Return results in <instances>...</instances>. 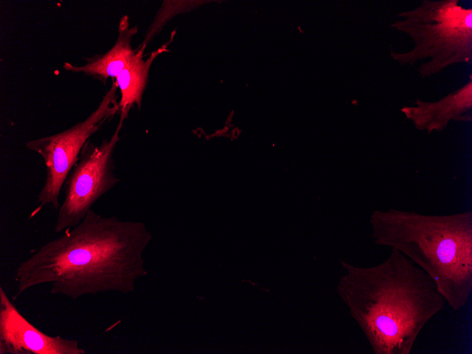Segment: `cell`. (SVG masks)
<instances>
[{
  "label": "cell",
  "instance_id": "obj_1",
  "mask_svg": "<svg viewBox=\"0 0 472 354\" xmlns=\"http://www.w3.org/2000/svg\"><path fill=\"white\" fill-rule=\"evenodd\" d=\"M151 234L141 222L105 217L90 209L79 224L40 246L17 266L16 296L41 285L76 300L85 295L130 293L146 274L143 253Z\"/></svg>",
  "mask_w": 472,
  "mask_h": 354
},
{
  "label": "cell",
  "instance_id": "obj_2",
  "mask_svg": "<svg viewBox=\"0 0 472 354\" xmlns=\"http://www.w3.org/2000/svg\"><path fill=\"white\" fill-rule=\"evenodd\" d=\"M336 290L374 354H410L425 324L444 307L434 281L396 249L369 267L344 261Z\"/></svg>",
  "mask_w": 472,
  "mask_h": 354
},
{
  "label": "cell",
  "instance_id": "obj_3",
  "mask_svg": "<svg viewBox=\"0 0 472 354\" xmlns=\"http://www.w3.org/2000/svg\"><path fill=\"white\" fill-rule=\"evenodd\" d=\"M372 238L396 249L424 271L454 312L472 291V212L427 215L396 208L375 210Z\"/></svg>",
  "mask_w": 472,
  "mask_h": 354
},
{
  "label": "cell",
  "instance_id": "obj_4",
  "mask_svg": "<svg viewBox=\"0 0 472 354\" xmlns=\"http://www.w3.org/2000/svg\"><path fill=\"white\" fill-rule=\"evenodd\" d=\"M391 26L407 34L414 43L407 52L391 51L401 65H413L429 59L418 68L422 78L438 73L456 64H472V8L459 0H423L414 9L400 12Z\"/></svg>",
  "mask_w": 472,
  "mask_h": 354
},
{
  "label": "cell",
  "instance_id": "obj_5",
  "mask_svg": "<svg viewBox=\"0 0 472 354\" xmlns=\"http://www.w3.org/2000/svg\"><path fill=\"white\" fill-rule=\"evenodd\" d=\"M117 86L114 82L98 107L83 121L55 134L28 141L25 147L42 158L46 179L37 197V206L31 216L49 205L58 211L59 195L64 182L77 162L81 151L90 137L119 111Z\"/></svg>",
  "mask_w": 472,
  "mask_h": 354
},
{
  "label": "cell",
  "instance_id": "obj_6",
  "mask_svg": "<svg viewBox=\"0 0 472 354\" xmlns=\"http://www.w3.org/2000/svg\"><path fill=\"white\" fill-rule=\"evenodd\" d=\"M123 123L119 122L110 139H104L100 145L89 139L82 148L64 182V197L54 225L56 233L79 224L93 205L120 181L114 173L112 156Z\"/></svg>",
  "mask_w": 472,
  "mask_h": 354
},
{
  "label": "cell",
  "instance_id": "obj_7",
  "mask_svg": "<svg viewBox=\"0 0 472 354\" xmlns=\"http://www.w3.org/2000/svg\"><path fill=\"white\" fill-rule=\"evenodd\" d=\"M77 340L44 334L17 309L0 287V354H85Z\"/></svg>",
  "mask_w": 472,
  "mask_h": 354
},
{
  "label": "cell",
  "instance_id": "obj_8",
  "mask_svg": "<svg viewBox=\"0 0 472 354\" xmlns=\"http://www.w3.org/2000/svg\"><path fill=\"white\" fill-rule=\"evenodd\" d=\"M415 104L402 107L401 112L416 129L429 134L433 131L442 132L451 121L471 122V74L466 84L439 100L425 102L418 99Z\"/></svg>",
  "mask_w": 472,
  "mask_h": 354
},
{
  "label": "cell",
  "instance_id": "obj_9",
  "mask_svg": "<svg viewBox=\"0 0 472 354\" xmlns=\"http://www.w3.org/2000/svg\"><path fill=\"white\" fill-rule=\"evenodd\" d=\"M118 30L115 44L106 53L85 58V64L81 66L66 62L64 69L74 73H83L103 83L109 78H116L135 54L131 42L138 30L136 26H129V18L124 16L119 21Z\"/></svg>",
  "mask_w": 472,
  "mask_h": 354
},
{
  "label": "cell",
  "instance_id": "obj_10",
  "mask_svg": "<svg viewBox=\"0 0 472 354\" xmlns=\"http://www.w3.org/2000/svg\"><path fill=\"white\" fill-rule=\"evenodd\" d=\"M145 48L146 47L140 45L135 49L134 55L114 81L120 91L119 121L123 122L134 105H137L138 110L141 109L142 95L146 87L152 63L160 54L167 51V45H164L151 52L146 60H144L143 55Z\"/></svg>",
  "mask_w": 472,
  "mask_h": 354
}]
</instances>
